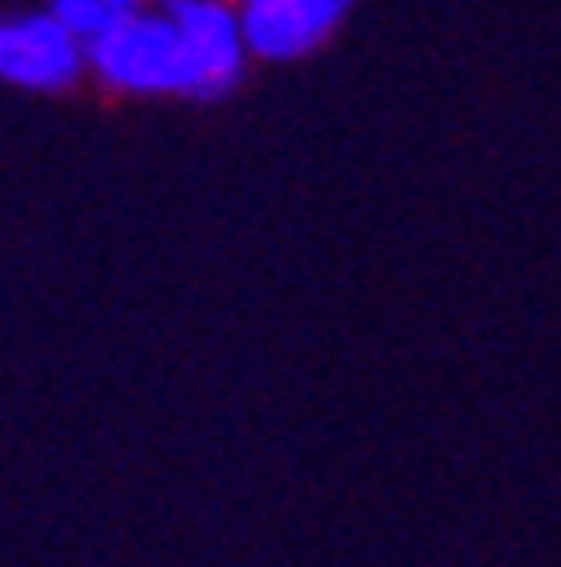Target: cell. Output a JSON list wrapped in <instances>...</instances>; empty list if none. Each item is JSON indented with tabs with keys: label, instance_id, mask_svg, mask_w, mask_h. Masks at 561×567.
Returning <instances> with one entry per match:
<instances>
[{
	"label": "cell",
	"instance_id": "5",
	"mask_svg": "<svg viewBox=\"0 0 561 567\" xmlns=\"http://www.w3.org/2000/svg\"><path fill=\"white\" fill-rule=\"evenodd\" d=\"M51 11L92 47L96 35H106L112 25L127 21L132 11H142V0H51Z\"/></svg>",
	"mask_w": 561,
	"mask_h": 567
},
{
	"label": "cell",
	"instance_id": "4",
	"mask_svg": "<svg viewBox=\"0 0 561 567\" xmlns=\"http://www.w3.org/2000/svg\"><path fill=\"white\" fill-rule=\"evenodd\" d=\"M350 0H243L248 51L269 61H293L314 51L344 21Z\"/></svg>",
	"mask_w": 561,
	"mask_h": 567
},
{
	"label": "cell",
	"instance_id": "3",
	"mask_svg": "<svg viewBox=\"0 0 561 567\" xmlns=\"http://www.w3.org/2000/svg\"><path fill=\"white\" fill-rule=\"evenodd\" d=\"M173 16L183 25L187 61H193V96L233 92L248 56L243 6L233 11V0H173Z\"/></svg>",
	"mask_w": 561,
	"mask_h": 567
},
{
	"label": "cell",
	"instance_id": "2",
	"mask_svg": "<svg viewBox=\"0 0 561 567\" xmlns=\"http://www.w3.org/2000/svg\"><path fill=\"white\" fill-rule=\"evenodd\" d=\"M92 61L86 41L56 11L11 16L0 25V76L31 92H66Z\"/></svg>",
	"mask_w": 561,
	"mask_h": 567
},
{
	"label": "cell",
	"instance_id": "1",
	"mask_svg": "<svg viewBox=\"0 0 561 567\" xmlns=\"http://www.w3.org/2000/svg\"><path fill=\"white\" fill-rule=\"evenodd\" d=\"M92 66L112 92H177L193 96V61H187V41L177 16L157 11H132L122 25L96 35Z\"/></svg>",
	"mask_w": 561,
	"mask_h": 567
}]
</instances>
